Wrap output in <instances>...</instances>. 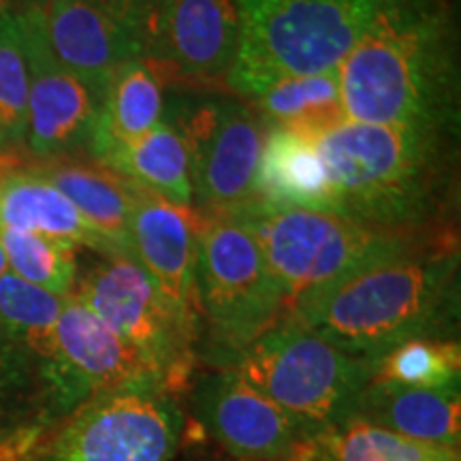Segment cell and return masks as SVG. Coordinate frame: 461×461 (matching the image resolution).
<instances>
[{"label": "cell", "instance_id": "14", "mask_svg": "<svg viewBox=\"0 0 461 461\" xmlns=\"http://www.w3.org/2000/svg\"><path fill=\"white\" fill-rule=\"evenodd\" d=\"M45 34L56 60L101 103L112 75L140 60L131 26V0H50Z\"/></svg>", "mask_w": 461, "mask_h": 461}, {"label": "cell", "instance_id": "1", "mask_svg": "<svg viewBox=\"0 0 461 461\" xmlns=\"http://www.w3.org/2000/svg\"><path fill=\"white\" fill-rule=\"evenodd\" d=\"M346 120L459 132L455 0H378L338 68Z\"/></svg>", "mask_w": 461, "mask_h": 461}, {"label": "cell", "instance_id": "26", "mask_svg": "<svg viewBox=\"0 0 461 461\" xmlns=\"http://www.w3.org/2000/svg\"><path fill=\"white\" fill-rule=\"evenodd\" d=\"M459 376L461 346L457 339H408L372 366V380L414 389L459 387Z\"/></svg>", "mask_w": 461, "mask_h": 461}, {"label": "cell", "instance_id": "29", "mask_svg": "<svg viewBox=\"0 0 461 461\" xmlns=\"http://www.w3.org/2000/svg\"><path fill=\"white\" fill-rule=\"evenodd\" d=\"M26 355V350L0 331V414H5V406L20 393L24 384Z\"/></svg>", "mask_w": 461, "mask_h": 461}, {"label": "cell", "instance_id": "15", "mask_svg": "<svg viewBox=\"0 0 461 461\" xmlns=\"http://www.w3.org/2000/svg\"><path fill=\"white\" fill-rule=\"evenodd\" d=\"M131 257L146 269L184 325L197 331V212L140 188L131 216Z\"/></svg>", "mask_w": 461, "mask_h": 461}, {"label": "cell", "instance_id": "20", "mask_svg": "<svg viewBox=\"0 0 461 461\" xmlns=\"http://www.w3.org/2000/svg\"><path fill=\"white\" fill-rule=\"evenodd\" d=\"M0 229L86 246L109 258L112 252L99 233L84 221L65 194L31 167L0 176Z\"/></svg>", "mask_w": 461, "mask_h": 461}, {"label": "cell", "instance_id": "23", "mask_svg": "<svg viewBox=\"0 0 461 461\" xmlns=\"http://www.w3.org/2000/svg\"><path fill=\"white\" fill-rule=\"evenodd\" d=\"M291 457L295 461H461L459 448L411 440L357 417L305 438Z\"/></svg>", "mask_w": 461, "mask_h": 461}, {"label": "cell", "instance_id": "21", "mask_svg": "<svg viewBox=\"0 0 461 461\" xmlns=\"http://www.w3.org/2000/svg\"><path fill=\"white\" fill-rule=\"evenodd\" d=\"M165 90L158 75L143 60H131L112 75L96 109L95 129L88 141L92 160L113 148L140 140L163 120Z\"/></svg>", "mask_w": 461, "mask_h": 461}, {"label": "cell", "instance_id": "25", "mask_svg": "<svg viewBox=\"0 0 461 461\" xmlns=\"http://www.w3.org/2000/svg\"><path fill=\"white\" fill-rule=\"evenodd\" d=\"M67 297L34 286L15 274L0 276V331L11 342L37 357L48 359L54 346L56 322L60 319Z\"/></svg>", "mask_w": 461, "mask_h": 461}, {"label": "cell", "instance_id": "10", "mask_svg": "<svg viewBox=\"0 0 461 461\" xmlns=\"http://www.w3.org/2000/svg\"><path fill=\"white\" fill-rule=\"evenodd\" d=\"M75 297L140 350L163 391L180 387L190 372L194 331L184 325L132 257H109L75 285Z\"/></svg>", "mask_w": 461, "mask_h": 461}, {"label": "cell", "instance_id": "32", "mask_svg": "<svg viewBox=\"0 0 461 461\" xmlns=\"http://www.w3.org/2000/svg\"><path fill=\"white\" fill-rule=\"evenodd\" d=\"M14 14H15L14 0H0V20H5V17H9Z\"/></svg>", "mask_w": 461, "mask_h": 461}, {"label": "cell", "instance_id": "11", "mask_svg": "<svg viewBox=\"0 0 461 461\" xmlns=\"http://www.w3.org/2000/svg\"><path fill=\"white\" fill-rule=\"evenodd\" d=\"M180 429L182 412L163 389L112 391L73 412L43 461H171Z\"/></svg>", "mask_w": 461, "mask_h": 461}, {"label": "cell", "instance_id": "9", "mask_svg": "<svg viewBox=\"0 0 461 461\" xmlns=\"http://www.w3.org/2000/svg\"><path fill=\"white\" fill-rule=\"evenodd\" d=\"M140 60L160 82L216 90L240 51L238 0H131Z\"/></svg>", "mask_w": 461, "mask_h": 461}, {"label": "cell", "instance_id": "19", "mask_svg": "<svg viewBox=\"0 0 461 461\" xmlns=\"http://www.w3.org/2000/svg\"><path fill=\"white\" fill-rule=\"evenodd\" d=\"M353 417L411 440L459 448V387L414 389L370 380Z\"/></svg>", "mask_w": 461, "mask_h": 461}, {"label": "cell", "instance_id": "5", "mask_svg": "<svg viewBox=\"0 0 461 461\" xmlns=\"http://www.w3.org/2000/svg\"><path fill=\"white\" fill-rule=\"evenodd\" d=\"M229 214L238 216L261 246L282 293L285 319L305 299L319 295L357 269L438 233H391L366 227L336 212L258 203Z\"/></svg>", "mask_w": 461, "mask_h": 461}, {"label": "cell", "instance_id": "24", "mask_svg": "<svg viewBox=\"0 0 461 461\" xmlns=\"http://www.w3.org/2000/svg\"><path fill=\"white\" fill-rule=\"evenodd\" d=\"M250 103L267 126L303 132L314 140L346 120L338 71L278 79Z\"/></svg>", "mask_w": 461, "mask_h": 461}, {"label": "cell", "instance_id": "34", "mask_svg": "<svg viewBox=\"0 0 461 461\" xmlns=\"http://www.w3.org/2000/svg\"><path fill=\"white\" fill-rule=\"evenodd\" d=\"M0 461H11L9 459V453L5 451V447H0Z\"/></svg>", "mask_w": 461, "mask_h": 461}, {"label": "cell", "instance_id": "18", "mask_svg": "<svg viewBox=\"0 0 461 461\" xmlns=\"http://www.w3.org/2000/svg\"><path fill=\"white\" fill-rule=\"evenodd\" d=\"M255 203L336 212V193L314 137L267 126L255 176Z\"/></svg>", "mask_w": 461, "mask_h": 461}, {"label": "cell", "instance_id": "33", "mask_svg": "<svg viewBox=\"0 0 461 461\" xmlns=\"http://www.w3.org/2000/svg\"><path fill=\"white\" fill-rule=\"evenodd\" d=\"M9 272V265H7V257H5V248H3V241H0V276Z\"/></svg>", "mask_w": 461, "mask_h": 461}, {"label": "cell", "instance_id": "7", "mask_svg": "<svg viewBox=\"0 0 461 461\" xmlns=\"http://www.w3.org/2000/svg\"><path fill=\"white\" fill-rule=\"evenodd\" d=\"M197 312L212 342L235 357L285 319V302L252 230L238 216L197 212Z\"/></svg>", "mask_w": 461, "mask_h": 461}, {"label": "cell", "instance_id": "30", "mask_svg": "<svg viewBox=\"0 0 461 461\" xmlns=\"http://www.w3.org/2000/svg\"><path fill=\"white\" fill-rule=\"evenodd\" d=\"M50 0H14L15 14H28V11H45Z\"/></svg>", "mask_w": 461, "mask_h": 461}, {"label": "cell", "instance_id": "16", "mask_svg": "<svg viewBox=\"0 0 461 461\" xmlns=\"http://www.w3.org/2000/svg\"><path fill=\"white\" fill-rule=\"evenodd\" d=\"M197 408L210 434L235 457H291L305 440L295 420L233 370L207 376L199 384Z\"/></svg>", "mask_w": 461, "mask_h": 461}, {"label": "cell", "instance_id": "6", "mask_svg": "<svg viewBox=\"0 0 461 461\" xmlns=\"http://www.w3.org/2000/svg\"><path fill=\"white\" fill-rule=\"evenodd\" d=\"M374 361L359 359L319 333L282 319L240 350L233 370L297 423L305 438L353 417Z\"/></svg>", "mask_w": 461, "mask_h": 461}, {"label": "cell", "instance_id": "27", "mask_svg": "<svg viewBox=\"0 0 461 461\" xmlns=\"http://www.w3.org/2000/svg\"><path fill=\"white\" fill-rule=\"evenodd\" d=\"M9 272L58 297H71L77 285V248L43 235L0 229Z\"/></svg>", "mask_w": 461, "mask_h": 461}, {"label": "cell", "instance_id": "2", "mask_svg": "<svg viewBox=\"0 0 461 461\" xmlns=\"http://www.w3.org/2000/svg\"><path fill=\"white\" fill-rule=\"evenodd\" d=\"M457 310L459 246L455 229H447L357 269L286 319L344 353L376 361L408 339H453Z\"/></svg>", "mask_w": 461, "mask_h": 461}, {"label": "cell", "instance_id": "12", "mask_svg": "<svg viewBox=\"0 0 461 461\" xmlns=\"http://www.w3.org/2000/svg\"><path fill=\"white\" fill-rule=\"evenodd\" d=\"M41 378L51 408L60 414L75 412L112 391L163 389L140 350L109 330L75 295L67 297L56 322L51 355L41 361Z\"/></svg>", "mask_w": 461, "mask_h": 461}, {"label": "cell", "instance_id": "8", "mask_svg": "<svg viewBox=\"0 0 461 461\" xmlns=\"http://www.w3.org/2000/svg\"><path fill=\"white\" fill-rule=\"evenodd\" d=\"M165 120L186 143L194 212L255 203V176L267 124L248 103L214 90H176Z\"/></svg>", "mask_w": 461, "mask_h": 461}, {"label": "cell", "instance_id": "22", "mask_svg": "<svg viewBox=\"0 0 461 461\" xmlns=\"http://www.w3.org/2000/svg\"><path fill=\"white\" fill-rule=\"evenodd\" d=\"M99 163L173 205L193 210V180L186 143L169 120L107 152Z\"/></svg>", "mask_w": 461, "mask_h": 461}, {"label": "cell", "instance_id": "28", "mask_svg": "<svg viewBox=\"0 0 461 461\" xmlns=\"http://www.w3.org/2000/svg\"><path fill=\"white\" fill-rule=\"evenodd\" d=\"M28 124V68L15 14L0 20V157H20Z\"/></svg>", "mask_w": 461, "mask_h": 461}, {"label": "cell", "instance_id": "3", "mask_svg": "<svg viewBox=\"0 0 461 461\" xmlns=\"http://www.w3.org/2000/svg\"><path fill=\"white\" fill-rule=\"evenodd\" d=\"M457 135L344 120L316 137L336 193V214L391 233L453 227Z\"/></svg>", "mask_w": 461, "mask_h": 461}, {"label": "cell", "instance_id": "17", "mask_svg": "<svg viewBox=\"0 0 461 461\" xmlns=\"http://www.w3.org/2000/svg\"><path fill=\"white\" fill-rule=\"evenodd\" d=\"M31 169L71 201L84 221L101 235L112 257H131V216L140 186L96 160L77 157L34 163Z\"/></svg>", "mask_w": 461, "mask_h": 461}, {"label": "cell", "instance_id": "4", "mask_svg": "<svg viewBox=\"0 0 461 461\" xmlns=\"http://www.w3.org/2000/svg\"><path fill=\"white\" fill-rule=\"evenodd\" d=\"M378 0H238L241 39L227 90L250 101L269 84L338 71Z\"/></svg>", "mask_w": 461, "mask_h": 461}, {"label": "cell", "instance_id": "13", "mask_svg": "<svg viewBox=\"0 0 461 461\" xmlns=\"http://www.w3.org/2000/svg\"><path fill=\"white\" fill-rule=\"evenodd\" d=\"M28 68V124L24 148L34 163L75 157L88 148L99 99L56 60L45 34L43 11L15 14Z\"/></svg>", "mask_w": 461, "mask_h": 461}, {"label": "cell", "instance_id": "31", "mask_svg": "<svg viewBox=\"0 0 461 461\" xmlns=\"http://www.w3.org/2000/svg\"><path fill=\"white\" fill-rule=\"evenodd\" d=\"M22 165L20 157H0V176H5L7 171H14Z\"/></svg>", "mask_w": 461, "mask_h": 461}]
</instances>
